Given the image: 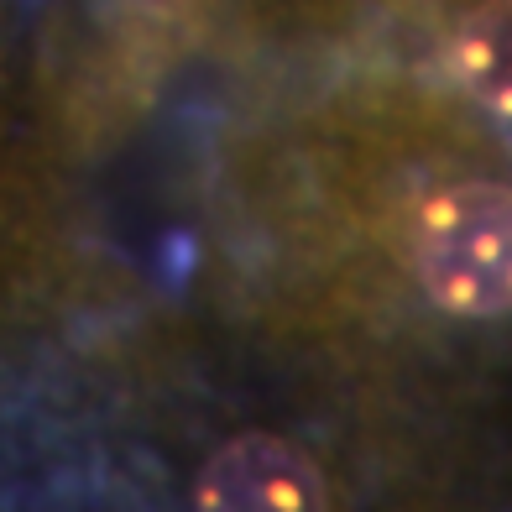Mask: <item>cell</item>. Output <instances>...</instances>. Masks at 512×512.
<instances>
[{"label": "cell", "mask_w": 512, "mask_h": 512, "mask_svg": "<svg viewBox=\"0 0 512 512\" xmlns=\"http://www.w3.org/2000/svg\"><path fill=\"white\" fill-rule=\"evenodd\" d=\"M131 11H142V16H183L194 6V0H126Z\"/></svg>", "instance_id": "obj_4"}, {"label": "cell", "mask_w": 512, "mask_h": 512, "mask_svg": "<svg viewBox=\"0 0 512 512\" xmlns=\"http://www.w3.org/2000/svg\"><path fill=\"white\" fill-rule=\"evenodd\" d=\"M319 465L277 434H241L204 460L194 512H324Z\"/></svg>", "instance_id": "obj_2"}, {"label": "cell", "mask_w": 512, "mask_h": 512, "mask_svg": "<svg viewBox=\"0 0 512 512\" xmlns=\"http://www.w3.org/2000/svg\"><path fill=\"white\" fill-rule=\"evenodd\" d=\"M439 68L476 115L512 126V0H465L439 37Z\"/></svg>", "instance_id": "obj_3"}, {"label": "cell", "mask_w": 512, "mask_h": 512, "mask_svg": "<svg viewBox=\"0 0 512 512\" xmlns=\"http://www.w3.org/2000/svg\"><path fill=\"white\" fill-rule=\"evenodd\" d=\"M408 272L418 293L460 324L512 319V183L445 178L408 215Z\"/></svg>", "instance_id": "obj_1"}]
</instances>
